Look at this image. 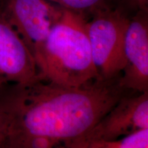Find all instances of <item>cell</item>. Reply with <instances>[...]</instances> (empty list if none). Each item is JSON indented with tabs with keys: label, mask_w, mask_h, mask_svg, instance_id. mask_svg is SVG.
Returning <instances> with one entry per match:
<instances>
[{
	"label": "cell",
	"mask_w": 148,
	"mask_h": 148,
	"mask_svg": "<svg viewBox=\"0 0 148 148\" xmlns=\"http://www.w3.org/2000/svg\"><path fill=\"white\" fill-rule=\"evenodd\" d=\"M87 148H148V128L117 139L92 140Z\"/></svg>",
	"instance_id": "ba28073f"
},
{
	"label": "cell",
	"mask_w": 148,
	"mask_h": 148,
	"mask_svg": "<svg viewBox=\"0 0 148 148\" xmlns=\"http://www.w3.org/2000/svg\"><path fill=\"white\" fill-rule=\"evenodd\" d=\"M127 3L138 10H147L148 0H125Z\"/></svg>",
	"instance_id": "8fae6325"
},
{
	"label": "cell",
	"mask_w": 148,
	"mask_h": 148,
	"mask_svg": "<svg viewBox=\"0 0 148 148\" xmlns=\"http://www.w3.org/2000/svg\"><path fill=\"white\" fill-rule=\"evenodd\" d=\"M121 74L97 77L79 86L56 84L40 76L8 90L0 101L7 148H87L93 128L132 90Z\"/></svg>",
	"instance_id": "6da1fadb"
},
{
	"label": "cell",
	"mask_w": 148,
	"mask_h": 148,
	"mask_svg": "<svg viewBox=\"0 0 148 148\" xmlns=\"http://www.w3.org/2000/svg\"><path fill=\"white\" fill-rule=\"evenodd\" d=\"M92 14L86 31L98 77L113 78L125 66L124 40L130 18L108 6Z\"/></svg>",
	"instance_id": "3957f363"
},
{
	"label": "cell",
	"mask_w": 148,
	"mask_h": 148,
	"mask_svg": "<svg viewBox=\"0 0 148 148\" xmlns=\"http://www.w3.org/2000/svg\"><path fill=\"white\" fill-rule=\"evenodd\" d=\"M38 76L32 54L0 9V92L28 84Z\"/></svg>",
	"instance_id": "5b68a950"
},
{
	"label": "cell",
	"mask_w": 148,
	"mask_h": 148,
	"mask_svg": "<svg viewBox=\"0 0 148 148\" xmlns=\"http://www.w3.org/2000/svg\"><path fill=\"white\" fill-rule=\"evenodd\" d=\"M0 9L25 42L37 66L62 8L48 0H0Z\"/></svg>",
	"instance_id": "277c9868"
},
{
	"label": "cell",
	"mask_w": 148,
	"mask_h": 148,
	"mask_svg": "<svg viewBox=\"0 0 148 148\" xmlns=\"http://www.w3.org/2000/svg\"><path fill=\"white\" fill-rule=\"evenodd\" d=\"M1 148H7L6 147H5V146H4V145H2V146H1Z\"/></svg>",
	"instance_id": "7c38bea8"
},
{
	"label": "cell",
	"mask_w": 148,
	"mask_h": 148,
	"mask_svg": "<svg viewBox=\"0 0 148 148\" xmlns=\"http://www.w3.org/2000/svg\"><path fill=\"white\" fill-rule=\"evenodd\" d=\"M66 10L83 14H93L107 6V0H48Z\"/></svg>",
	"instance_id": "9c48e42d"
},
{
	"label": "cell",
	"mask_w": 148,
	"mask_h": 148,
	"mask_svg": "<svg viewBox=\"0 0 148 148\" xmlns=\"http://www.w3.org/2000/svg\"><path fill=\"white\" fill-rule=\"evenodd\" d=\"M148 128V92L122 97L93 128L90 141L114 140Z\"/></svg>",
	"instance_id": "8992f818"
},
{
	"label": "cell",
	"mask_w": 148,
	"mask_h": 148,
	"mask_svg": "<svg viewBox=\"0 0 148 148\" xmlns=\"http://www.w3.org/2000/svg\"><path fill=\"white\" fill-rule=\"evenodd\" d=\"M5 138V121L3 111L0 106V148L3 145Z\"/></svg>",
	"instance_id": "30bf717a"
},
{
	"label": "cell",
	"mask_w": 148,
	"mask_h": 148,
	"mask_svg": "<svg viewBox=\"0 0 148 148\" xmlns=\"http://www.w3.org/2000/svg\"><path fill=\"white\" fill-rule=\"evenodd\" d=\"M125 66L121 84L136 92H148V21L145 11L130 19L124 40Z\"/></svg>",
	"instance_id": "52a82bcc"
},
{
	"label": "cell",
	"mask_w": 148,
	"mask_h": 148,
	"mask_svg": "<svg viewBox=\"0 0 148 148\" xmlns=\"http://www.w3.org/2000/svg\"><path fill=\"white\" fill-rule=\"evenodd\" d=\"M86 21L84 14L62 8L37 65L40 77L66 86H82L97 78Z\"/></svg>",
	"instance_id": "7a4b0ae2"
}]
</instances>
